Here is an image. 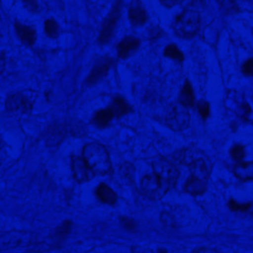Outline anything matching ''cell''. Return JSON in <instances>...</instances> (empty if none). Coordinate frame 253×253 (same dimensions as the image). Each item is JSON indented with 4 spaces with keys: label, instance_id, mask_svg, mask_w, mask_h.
Here are the masks:
<instances>
[{
    "label": "cell",
    "instance_id": "1",
    "mask_svg": "<svg viewBox=\"0 0 253 253\" xmlns=\"http://www.w3.org/2000/svg\"><path fill=\"white\" fill-rule=\"evenodd\" d=\"M83 156L96 175H104L111 170V162L106 147L100 143L92 142L84 146Z\"/></svg>",
    "mask_w": 253,
    "mask_h": 253
},
{
    "label": "cell",
    "instance_id": "2",
    "mask_svg": "<svg viewBox=\"0 0 253 253\" xmlns=\"http://www.w3.org/2000/svg\"><path fill=\"white\" fill-rule=\"evenodd\" d=\"M201 25L200 15L195 10H187L178 15L173 23V31L177 37L189 39L194 37Z\"/></svg>",
    "mask_w": 253,
    "mask_h": 253
},
{
    "label": "cell",
    "instance_id": "3",
    "mask_svg": "<svg viewBox=\"0 0 253 253\" xmlns=\"http://www.w3.org/2000/svg\"><path fill=\"white\" fill-rule=\"evenodd\" d=\"M153 172L168 190L175 186L179 178V170L172 162L165 160L156 161L153 162Z\"/></svg>",
    "mask_w": 253,
    "mask_h": 253
},
{
    "label": "cell",
    "instance_id": "4",
    "mask_svg": "<svg viewBox=\"0 0 253 253\" xmlns=\"http://www.w3.org/2000/svg\"><path fill=\"white\" fill-rule=\"evenodd\" d=\"M122 7V1L120 0L116 1L111 11L105 18L98 39V42L99 44L104 45L109 43L112 40L116 27L121 15Z\"/></svg>",
    "mask_w": 253,
    "mask_h": 253
},
{
    "label": "cell",
    "instance_id": "5",
    "mask_svg": "<svg viewBox=\"0 0 253 253\" xmlns=\"http://www.w3.org/2000/svg\"><path fill=\"white\" fill-rule=\"evenodd\" d=\"M166 123L169 127L176 131L187 128L190 123V114L187 108L180 103L171 105L167 114Z\"/></svg>",
    "mask_w": 253,
    "mask_h": 253
},
{
    "label": "cell",
    "instance_id": "6",
    "mask_svg": "<svg viewBox=\"0 0 253 253\" xmlns=\"http://www.w3.org/2000/svg\"><path fill=\"white\" fill-rule=\"evenodd\" d=\"M29 233L19 230L0 232V253L24 246L30 242Z\"/></svg>",
    "mask_w": 253,
    "mask_h": 253
},
{
    "label": "cell",
    "instance_id": "7",
    "mask_svg": "<svg viewBox=\"0 0 253 253\" xmlns=\"http://www.w3.org/2000/svg\"><path fill=\"white\" fill-rule=\"evenodd\" d=\"M141 188L144 194L152 199H161L168 191L154 172L142 177Z\"/></svg>",
    "mask_w": 253,
    "mask_h": 253
},
{
    "label": "cell",
    "instance_id": "8",
    "mask_svg": "<svg viewBox=\"0 0 253 253\" xmlns=\"http://www.w3.org/2000/svg\"><path fill=\"white\" fill-rule=\"evenodd\" d=\"M72 169L74 178L79 183L90 181L96 175L91 168L87 165L84 158L80 157V156H73Z\"/></svg>",
    "mask_w": 253,
    "mask_h": 253
},
{
    "label": "cell",
    "instance_id": "9",
    "mask_svg": "<svg viewBox=\"0 0 253 253\" xmlns=\"http://www.w3.org/2000/svg\"><path fill=\"white\" fill-rule=\"evenodd\" d=\"M187 165L190 169V175L208 182L212 170V166L209 162L202 157L192 158Z\"/></svg>",
    "mask_w": 253,
    "mask_h": 253
},
{
    "label": "cell",
    "instance_id": "10",
    "mask_svg": "<svg viewBox=\"0 0 253 253\" xmlns=\"http://www.w3.org/2000/svg\"><path fill=\"white\" fill-rule=\"evenodd\" d=\"M112 63L113 60L111 58H100L92 68L90 74L86 80V84L87 85H93L99 80H102L108 74Z\"/></svg>",
    "mask_w": 253,
    "mask_h": 253
},
{
    "label": "cell",
    "instance_id": "11",
    "mask_svg": "<svg viewBox=\"0 0 253 253\" xmlns=\"http://www.w3.org/2000/svg\"><path fill=\"white\" fill-rule=\"evenodd\" d=\"M129 21L133 26H141L147 19V12L140 0H132L128 11Z\"/></svg>",
    "mask_w": 253,
    "mask_h": 253
},
{
    "label": "cell",
    "instance_id": "12",
    "mask_svg": "<svg viewBox=\"0 0 253 253\" xmlns=\"http://www.w3.org/2000/svg\"><path fill=\"white\" fill-rule=\"evenodd\" d=\"M5 107L6 109L10 112L25 114L31 109V104L25 96L20 93H16L7 98Z\"/></svg>",
    "mask_w": 253,
    "mask_h": 253
},
{
    "label": "cell",
    "instance_id": "13",
    "mask_svg": "<svg viewBox=\"0 0 253 253\" xmlns=\"http://www.w3.org/2000/svg\"><path fill=\"white\" fill-rule=\"evenodd\" d=\"M140 46V40L136 37L129 36L125 37L117 47L119 57L123 59H127L136 53Z\"/></svg>",
    "mask_w": 253,
    "mask_h": 253
},
{
    "label": "cell",
    "instance_id": "14",
    "mask_svg": "<svg viewBox=\"0 0 253 253\" xmlns=\"http://www.w3.org/2000/svg\"><path fill=\"white\" fill-rule=\"evenodd\" d=\"M108 108L112 111L115 118L117 119L122 118L132 112V107L129 105L127 101L121 96L114 97Z\"/></svg>",
    "mask_w": 253,
    "mask_h": 253
},
{
    "label": "cell",
    "instance_id": "15",
    "mask_svg": "<svg viewBox=\"0 0 253 253\" xmlns=\"http://www.w3.org/2000/svg\"><path fill=\"white\" fill-rule=\"evenodd\" d=\"M186 193L192 196H199L207 190V181L190 175L184 187Z\"/></svg>",
    "mask_w": 253,
    "mask_h": 253
},
{
    "label": "cell",
    "instance_id": "16",
    "mask_svg": "<svg viewBox=\"0 0 253 253\" xmlns=\"http://www.w3.org/2000/svg\"><path fill=\"white\" fill-rule=\"evenodd\" d=\"M98 199L108 205H114L117 202V196L115 192L105 183H101L96 190Z\"/></svg>",
    "mask_w": 253,
    "mask_h": 253
},
{
    "label": "cell",
    "instance_id": "17",
    "mask_svg": "<svg viewBox=\"0 0 253 253\" xmlns=\"http://www.w3.org/2000/svg\"><path fill=\"white\" fill-rule=\"evenodd\" d=\"M115 118L112 111L109 108L102 109L95 113L92 118V123L97 127L105 128L110 126L111 122Z\"/></svg>",
    "mask_w": 253,
    "mask_h": 253
},
{
    "label": "cell",
    "instance_id": "18",
    "mask_svg": "<svg viewBox=\"0 0 253 253\" xmlns=\"http://www.w3.org/2000/svg\"><path fill=\"white\" fill-rule=\"evenodd\" d=\"M195 102V95L193 87L188 80H186L181 88L178 97V103L185 108H189L193 106Z\"/></svg>",
    "mask_w": 253,
    "mask_h": 253
},
{
    "label": "cell",
    "instance_id": "19",
    "mask_svg": "<svg viewBox=\"0 0 253 253\" xmlns=\"http://www.w3.org/2000/svg\"><path fill=\"white\" fill-rule=\"evenodd\" d=\"M235 175L243 181L253 180V162L239 163L233 169Z\"/></svg>",
    "mask_w": 253,
    "mask_h": 253
},
{
    "label": "cell",
    "instance_id": "20",
    "mask_svg": "<svg viewBox=\"0 0 253 253\" xmlns=\"http://www.w3.org/2000/svg\"><path fill=\"white\" fill-rule=\"evenodd\" d=\"M16 31L18 37L27 45H31L36 41V32L31 27L16 24Z\"/></svg>",
    "mask_w": 253,
    "mask_h": 253
},
{
    "label": "cell",
    "instance_id": "21",
    "mask_svg": "<svg viewBox=\"0 0 253 253\" xmlns=\"http://www.w3.org/2000/svg\"><path fill=\"white\" fill-rule=\"evenodd\" d=\"M164 54L166 57L178 62H182L184 60V55L181 53V50L174 44H169L165 47Z\"/></svg>",
    "mask_w": 253,
    "mask_h": 253
},
{
    "label": "cell",
    "instance_id": "22",
    "mask_svg": "<svg viewBox=\"0 0 253 253\" xmlns=\"http://www.w3.org/2000/svg\"><path fill=\"white\" fill-rule=\"evenodd\" d=\"M44 28H45L46 34L50 38H56L60 32L59 25L53 19L46 21Z\"/></svg>",
    "mask_w": 253,
    "mask_h": 253
},
{
    "label": "cell",
    "instance_id": "23",
    "mask_svg": "<svg viewBox=\"0 0 253 253\" xmlns=\"http://www.w3.org/2000/svg\"><path fill=\"white\" fill-rule=\"evenodd\" d=\"M230 154L232 159H234L235 161L240 162L245 156V147L241 144H236L230 149Z\"/></svg>",
    "mask_w": 253,
    "mask_h": 253
},
{
    "label": "cell",
    "instance_id": "24",
    "mask_svg": "<svg viewBox=\"0 0 253 253\" xmlns=\"http://www.w3.org/2000/svg\"><path fill=\"white\" fill-rule=\"evenodd\" d=\"M198 111L203 120H206L210 115V105L205 100H201L197 104Z\"/></svg>",
    "mask_w": 253,
    "mask_h": 253
},
{
    "label": "cell",
    "instance_id": "25",
    "mask_svg": "<svg viewBox=\"0 0 253 253\" xmlns=\"http://www.w3.org/2000/svg\"><path fill=\"white\" fill-rule=\"evenodd\" d=\"M228 207L231 211H241V212H245V211L249 210L251 208V205L245 204V205H239L234 200H230L228 203Z\"/></svg>",
    "mask_w": 253,
    "mask_h": 253
},
{
    "label": "cell",
    "instance_id": "26",
    "mask_svg": "<svg viewBox=\"0 0 253 253\" xmlns=\"http://www.w3.org/2000/svg\"><path fill=\"white\" fill-rule=\"evenodd\" d=\"M244 74L250 77H253V59L247 61L242 67Z\"/></svg>",
    "mask_w": 253,
    "mask_h": 253
},
{
    "label": "cell",
    "instance_id": "27",
    "mask_svg": "<svg viewBox=\"0 0 253 253\" xmlns=\"http://www.w3.org/2000/svg\"><path fill=\"white\" fill-rule=\"evenodd\" d=\"M179 0H160L161 3L165 7H171L175 5Z\"/></svg>",
    "mask_w": 253,
    "mask_h": 253
},
{
    "label": "cell",
    "instance_id": "28",
    "mask_svg": "<svg viewBox=\"0 0 253 253\" xmlns=\"http://www.w3.org/2000/svg\"><path fill=\"white\" fill-rule=\"evenodd\" d=\"M6 59L4 53H0V74L4 71L5 68Z\"/></svg>",
    "mask_w": 253,
    "mask_h": 253
},
{
    "label": "cell",
    "instance_id": "29",
    "mask_svg": "<svg viewBox=\"0 0 253 253\" xmlns=\"http://www.w3.org/2000/svg\"><path fill=\"white\" fill-rule=\"evenodd\" d=\"M196 253H218L215 250L211 249V248H202L197 251Z\"/></svg>",
    "mask_w": 253,
    "mask_h": 253
},
{
    "label": "cell",
    "instance_id": "30",
    "mask_svg": "<svg viewBox=\"0 0 253 253\" xmlns=\"http://www.w3.org/2000/svg\"><path fill=\"white\" fill-rule=\"evenodd\" d=\"M0 147H1V145H0Z\"/></svg>",
    "mask_w": 253,
    "mask_h": 253
},
{
    "label": "cell",
    "instance_id": "31",
    "mask_svg": "<svg viewBox=\"0 0 253 253\" xmlns=\"http://www.w3.org/2000/svg\"><path fill=\"white\" fill-rule=\"evenodd\" d=\"M219 1H221V0H219Z\"/></svg>",
    "mask_w": 253,
    "mask_h": 253
}]
</instances>
